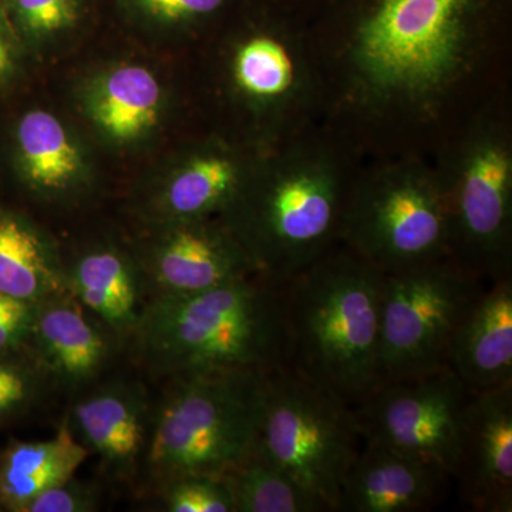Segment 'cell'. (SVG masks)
Instances as JSON below:
<instances>
[{
  "label": "cell",
  "instance_id": "6da1fadb",
  "mask_svg": "<svg viewBox=\"0 0 512 512\" xmlns=\"http://www.w3.org/2000/svg\"><path fill=\"white\" fill-rule=\"evenodd\" d=\"M508 10L510 0H332L323 23L345 46L350 82L367 106L421 111L473 69Z\"/></svg>",
  "mask_w": 512,
  "mask_h": 512
},
{
  "label": "cell",
  "instance_id": "7a4b0ae2",
  "mask_svg": "<svg viewBox=\"0 0 512 512\" xmlns=\"http://www.w3.org/2000/svg\"><path fill=\"white\" fill-rule=\"evenodd\" d=\"M383 272L330 249L285 286V365L356 407L382 384Z\"/></svg>",
  "mask_w": 512,
  "mask_h": 512
},
{
  "label": "cell",
  "instance_id": "3957f363",
  "mask_svg": "<svg viewBox=\"0 0 512 512\" xmlns=\"http://www.w3.org/2000/svg\"><path fill=\"white\" fill-rule=\"evenodd\" d=\"M285 286L255 274L191 295L163 296L141 320L154 362L175 376L285 365Z\"/></svg>",
  "mask_w": 512,
  "mask_h": 512
},
{
  "label": "cell",
  "instance_id": "277c9868",
  "mask_svg": "<svg viewBox=\"0 0 512 512\" xmlns=\"http://www.w3.org/2000/svg\"><path fill=\"white\" fill-rule=\"evenodd\" d=\"M346 198L328 157L288 150L251 190L241 188L227 210L235 211L234 238L256 271L286 284L333 248Z\"/></svg>",
  "mask_w": 512,
  "mask_h": 512
},
{
  "label": "cell",
  "instance_id": "5b68a950",
  "mask_svg": "<svg viewBox=\"0 0 512 512\" xmlns=\"http://www.w3.org/2000/svg\"><path fill=\"white\" fill-rule=\"evenodd\" d=\"M269 373L175 376L151 437V468L170 484L184 477H222L238 466L255 446Z\"/></svg>",
  "mask_w": 512,
  "mask_h": 512
},
{
  "label": "cell",
  "instance_id": "8992f818",
  "mask_svg": "<svg viewBox=\"0 0 512 512\" xmlns=\"http://www.w3.org/2000/svg\"><path fill=\"white\" fill-rule=\"evenodd\" d=\"M256 446L326 511L338 512L363 437L352 407L284 365L269 373Z\"/></svg>",
  "mask_w": 512,
  "mask_h": 512
},
{
  "label": "cell",
  "instance_id": "52a82bcc",
  "mask_svg": "<svg viewBox=\"0 0 512 512\" xmlns=\"http://www.w3.org/2000/svg\"><path fill=\"white\" fill-rule=\"evenodd\" d=\"M339 238L383 274L453 255L439 174L399 165L366 178L346 198Z\"/></svg>",
  "mask_w": 512,
  "mask_h": 512
},
{
  "label": "cell",
  "instance_id": "ba28073f",
  "mask_svg": "<svg viewBox=\"0 0 512 512\" xmlns=\"http://www.w3.org/2000/svg\"><path fill=\"white\" fill-rule=\"evenodd\" d=\"M488 282L453 255L383 274L382 384L447 366L454 330Z\"/></svg>",
  "mask_w": 512,
  "mask_h": 512
},
{
  "label": "cell",
  "instance_id": "9c48e42d",
  "mask_svg": "<svg viewBox=\"0 0 512 512\" xmlns=\"http://www.w3.org/2000/svg\"><path fill=\"white\" fill-rule=\"evenodd\" d=\"M451 254L487 281L511 275L512 153L507 134L483 124L439 175Z\"/></svg>",
  "mask_w": 512,
  "mask_h": 512
},
{
  "label": "cell",
  "instance_id": "30bf717a",
  "mask_svg": "<svg viewBox=\"0 0 512 512\" xmlns=\"http://www.w3.org/2000/svg\"><path fill=\"white\" fill-rule=\"evenodd\" d=\"M468 392L448 366L384 382L353 407L363 441L440 468L453 480Z\"/></svg>",
  "mask_w": 512,
  "mask_h": 512
},
{
  "label": "cell",
  "instance_id": "8fae6325",
  "mask_svg": "<svg viewBox=\"0 0 512 512\" xmlns=\"http://www.w3.org/2000/svg\"><path fill=\"white\" fill-rule=\"evenodd\" d=\"M453 480L470 510L512 511V383L471 393Z\"/></svg>",
  "mask_w": 512,
  "mask_h": 512
},
{
  "label": "cell",
  "instance_id": "7c38bea8",
  "mask_svg": "<svg viewBox=\"0 0 512 512\" xmlns=\"http://www.w3.org/2000/svg\"><path fill=\"white\" fill-rule=\"evenodd\" d=\"M451 478L440 468L363 441L343 478L338 512H421L440 503Z\"/></svg>",
  "mask_w": 512,
  "mask_h": 512
},
{
  "label": "cell",
  "instance_id": "4fadbf2b",
  "mask_svg": "<svg viewBox=\"0 0 512 512\" xmlns=\"http://www.w3.org/2000/svg\"><path fill=\"white\" fill-rule=\"evenodd\" d=\"M447 366L470 393L512 383V276L488 282L454 330Z\"/></svg>",
  "mask_w": 512,
  "mask_h": 512
},
{
  "label": "cell",
  "instance_id": "5bb4252c",
  "mask_svg": "<svg viewBox=\"0 0 512 512\" xmlns=\"http://www.w3.org/2000/svg\"><path fill=\"white\" fill-rule=\"evenodd\" d=\"M296 15L298 10L279 0L271 25L245 37L232 59L239 92L262 106L285 107L289 113L302 99L306 83Z\"/></svg>",
  "mask_w": 512,
  "mask_h": 512
},
{
  "label": "cell",
  "instance_id": "9a60e30c",
  "mask_svg": "<svg viewBox=\"0 0 512 512\" xmlns=\"http://www.w3.org/2000/svg\"><path fill=\"white\" fill-rule=\"evenodd\" d=\"M154 272L163 296L191 295L259 274L237 239L201 220L185 221L168 235Z\"/></svg>",
  "mask_w": 512,
  "mask_h": 512
},
{
  "label": "cell",
  "instance_id": "2e32d148",
  "mask_svg": "<svg viewBox=\"0 0 512 512\" xmlns=\"http://www.w3.org/2000/svg\"><path fill=\"white\" fill-rule=\"evenodd\" d=\"M87 456L66 426L53 439L13 444L0 454V504L25 511L43 491L72 480Z\"/></svg>",
  "mask_w": 512,
  "mask_h": 512
},
{
  "label": "cell",
  "instance_id": "e0dca14e",
  "mask_svg": "<svg viewBox=\"0 0 512 512\" xmlns=\"http://www.w3.org/2000/svg\"><path fill=\"white\" fill-rule=\"evenodd\" d=\"M161 89L146 67L123 66L100 80L92 96L94 120L113 140L133 141L156 126Z\"/></svg>",
  "mask_w": 512,
  "mask_h": 512
},
{
  "label": "cell",
  "instance_id": "ac0fdd59",
  "mask_svg": "<svg viewBox=\"0 0 512 512\" xmlns=\"http://www.w3.org/2000/svg\"><path fill=\"white\" fill-rule=\"evenodd\" d=\"M84 439L116 466L131 463L146 441L140 403L123 390H104L76 407Z\"/></svg>",
  "mask_w": 512,
  "mask_h": 512
},
{
  "label": "cell",
  "instance_id": "d6986e66",
  "mask_svg": "<svg viewBox=\"0 0 512 512\" xmlns=\"http://www.w3.org/2000/svg\"><path fill=\"white\" fill-rule=\"evenodd\" d=\"M244 184V171L234 158L202 154L175 173L165 192V204L175 217L202 220L211 212L227 210Z\"/></svg>",
  "mask_w": 512,
  "mask_h": 512
},
{
  "label": "cell",
  "instance_id": "ffe728a7",
  "mask_svg": "<svg viewBox=\"0 0 512 512\" xmlns=\"http://www.w3.org/2000/svg\"><path fill=\"white\" fill-rule=\"evenodd\" d=\"M221 478L231 493L235 512H328L256 443L251 453Z\"/></svg>",
  "mask_w": 512,
  "mask_h": 512
},
{
  "label": "cell",
  "instance_id": "44dd1931",
  "mask_svg": "<svg viewBox=\"0 0 512 512\" xmlns=\"http://www.w3.org/2000/svg\"><path fill=\"white\" fill-rule=\"evenodd\" d=\"M20 161L26 178L39 188L66 187L82 170V157L53 114L35 110L18 127Z\"/></svg>",
  "mask_w": 512,
  "mask_h": 512
},
{
  "label": "cell",
  "instance_id": "7402d4cb",
  "mask_svg": "<svg viewBox=\"0 0 512 512\" xmlns=\"http://www.w3.org/2000/svg\"><path fill=\"white\" fill-rule=\"evenodd\" d=\"M36 332L50 365L63 376L92 375L106 356L100 333L72 306L46 309L36 322Z\"/></svg>",
  "mask_w": 512,
  "mask_h": 512
},
{
  "label": "cell",
  "instance_id": "603a6c76",
  "mask_svg": "<svg viewBox=\"0 0 512 512\" xmlns=\"http://www.w3.org/2000/svg\"><path fill=\"white\" fill-rule=\"evenodd\" d=\"M52 286L39 239L15 217L0 214V293L33 302Z\"/></svg>",
  "mask_w": 512,
  "mask_h": 512
},
{
  "label": "cell",
  "instance_id": "cb8c5ba5",
  "mask_svg": "<svg viewBox=\"0 0 512 512\" xmlns=\"http://www.w3.org/2000/svg\"><path fill=\"white\" fill-rule=\"evenodd\" d=\"M76 289L87 308L113 325L133 319L136 285L130 269L113 252L86 256L76 272Z\"/></svg>",
  "mask_w": 512,
  "mask_h": 512
},
{
  "label": "cell",
  "instance_id": "d4e9b609",
  "mask_svg": "<svg viewBox=\"0 0 512 512\" xmlns=\"http://www.w3.org/2000/svg\"><path fill=\"white\" fill-rule=\"evenodd\" d=\"M168 511L235 512L234 501L221 477L195 476L168 485Z\"/></svg>",
  "mask_w": 512,
  "mask_h": 512
},
{
  "label": "cell",
  "instance_id": "484cf974",
  "mask_svg": "<svg viewBox=\"0 0 512 512\" xmlns=\"http://www.w3.org/2000/svg\"><path fill=\"white\" fill-rule=\"evenodd\" d=\"M22 28L32 35L59 32L76 23L79 0H10Z\"/></svg>",
  "mask_w": 512,
  "mask_h": 512
},
{
  "label": "cell",
  "instance_id": "4316f807",
  "mask_svg": "<svg viewBox=\"0 0 512 512\" xmlns=\"http://www.w3.org/2000/svg\"><path fill=\"white\" fill-rule=\"evenodd\" d=\"M147 18L168 25L198 22L220 13L229 0H130Z\"/></svg>",
  "mask_w": 512,
  "mask_h": 512
},
{
  "label": "cell",
  "instance_id": "83f0119b",
  "mask_svg": "<svg viewBox=\"0 0 512 512\" xmlns=\"http://www.w3.org/2000/svg\"><path fill=\"white\" fill-rule=\"evenodd\" d=\"M72 481V480H70ZM70 481L49 488L33 498L23 512H82L92 508L89 495Z\"/></svg>",
  "mask_w": 512,
  "mask_h": 512
},
{
  "label": "cell",
  "instance_id": "f1b7e54d",
  "mask_svg": "<svg viewBox=\"0 0 512 512\" xmlns=\"http://www.w3.org/2000/svg\"><path fill=\"white\" fill-rule=\"evenodd\" d=\"M32 320L30 302L0 293V352L15 346Z\"/></svg>",
  "mask_w": 512,
  "mask_h": 512
},
{
  "label": "cell",
  "instance_id": "f546056e",
  "mask_svg": "<svg viewBox=\"0 0 512 512\" xmlns=\"http://www.w3.org/2000/svg\"><path fill=\"white\" fill-rule=\"evenodd\" d=\"M32 382L25 370L0 360V419L15 412L28 400Z\"/></svg>",
  "mask_w": 512,
  "mask_h": 512
},
{
  "label": "cell",
  "instance_id": "4dcf8cb0",
  "mask_svg": "<svg viewBox=\"0 0 512 512\" xmlns=\"http://www.w3.org/2000/svg\"><path fill=\"white\" fill-rule=\"evenodd\" d=\"M13 66H15V62H13L12 49H10L8 39L0 30V79L8 76L12 72Z\"/></svg>",
  "mask_w": 512,
  "mask_h": 512
},
{
  "label": "cell",
  "instance_id": "1f68e13d",
  "mask_svg": "<svg viewBox=\"0 0 512 512\" xmlns=\"http://www.w3.org/2000/svg\"><path fill=\"white\" fill-rule=\"evenodd\" d=\"M284 2L301 12L302 9L313 8V6H320L323 9L332 0H284Z\"/></svg>",
  "mask_w": 512,
  "mask_h": 512
}]
</instances>
